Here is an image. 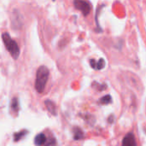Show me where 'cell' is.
<instances>
[{
	"mask_svg": "<svg viewBox=\"0 0 146 146\" xmlns=\"http://www.w3.org/2000/svg\"><path fill=\"white\" fill-rule=\"evenodd\" d=\"M49 69L45 66H41L38 68L36 75V81H35V88L38 92L42 93L44 91L46 83L49 78Z\"/></svg>",
	"mask_w": 146,
	"mask_h": 146,
	"instance_id": "1",
	"label": "cell"
},
{
	"mask_svg": "<svg viewBox=\"0 0 146 146\" xmlns=\"http://www.w3.org/2000/svg\"><path fill=\"white\" fill-rule=\"evenodd\" d=\"M2 38H3L5 48L8 50V51L9 52L11 56L14 59H17L20 55V49H19V46L17 45L16 42L10 38V36L8 33H3L2 35Z\"/></svg>",
	"mask_w": 146,
	"mask_h": 146,
	"instance_id": "2",
	"label": "cell"
},
{
	"mask_svg": "<svg viewBox=\"0 0 146 146\" xmlns=\"http://www.w3.org/2000/svg\"><path fill=\"white\" fill-rule=\"evenodd\" d=\"M74 4L84 15H87L91 11V5L86 0H74Z\"/></svg>",
	"mask_w": 146,
	"mask_h": 146,
	"instance_id": "3",
	"label": "cell"
},
{
	"mask_svg": "<svg viewBox=\"0 0 146 146\" xmlns=\"http://www.w3.org/2000/svg\"><path fill=\"white\" fill-rule=\"evenodd\" d=\"M122 145H129V146H134L136 145V141H135V138L133 136V134L128 133L122 140Z\"/></svg>",
	"mask_w": 146,
	"mask_h": 146,
	"instance_id": "4",
	"label": "cell"
},
{
	"mask_svg": "<svg viewBox=\"0 0 146 146\" xmlns=\"http://www.w3.org/2000/svg\"><path fill=\"white\" fill-rule=\"evenodd\" d=\"M44 104H45V106H46L47 110H49V112L50 114L56 115V108L55 104L52 101H50V100H46L44 102Z\"/></svg>",
	"mask_w": 146,
	"mask_h": 146,
	"instance_id": "5",
	"label": "cell"
},
{
	"mask_svg": "<svg viewBox=\"0 0 146 146\" xmlns=\"http://www.w3.org/2000/svg\"><path fill=\"white\" fill-rule=\"evenodd\" d=\"M34 144L36 145H42L46 144V137L44 133H39L35 137Z\"/></svg>",
	"mask_w": 146,
	"mask_h": 146,
	"instance_id": "6",
	"label": "cell"
},
{
	"mask_svg": "<svg viewBox=\"0 0 146 146\" xmlns=\"http://www.w3.org/2000/svg\"><path fill=\"white\" fill-rule=\"evenodd\" d=\"M26 133H27V132H26V131H22V132H20V133H15V134L14 135L15 141L16 142V141H18V140H21V139L25 136V134H26Z\"/></svg>",
	"mask_w": 146,
	"mask_h": 146,
	"instance_id": "7",
	"label": "cell"
},
{
	"mask_svg": "<svg viewBox=\"0 0 146 146\" xmlns=\"http://www.w3.org/2000/svg\"><path fill=\"white\" fill-rule=\"evenodd\" d=\"M11 108L13 110V111L16 112L18 110V100L16 98H14L12 99V102H11Z\"/></svg>",
	"mask_w": 146,
	"mask_h": 146,
	"instance_id": "8",
	"label": "cell"
},
{
	"mask_svg": "<svg viewBox=\"0 0 146 146\" xmlns=\"http://www.w3.org/2000/svg\"><path fill=\"white\" fill-rule=\"evenodd\" d=\"M82 137H83V133H82L81 130H80V129H79V128H75L74 139H75L76 140H78V139H80Z\"/></svg>",
	"mask_w": 146,
	"mask_h": 146,
	"instance_id": "9",
	"label": "cell"
},
{
	"mask_svg": "<svg viewBox=\"0 0 146 146\" xmlns=\"http://www.w3.org/2000/svg\"><path fill=\"white\" fill-rule=\"evenodd\" d=\"M110 102H111V98H110V95H107V96L102 98L101 100H100V103L105 104H109V103H110Z\"/></svg>",
	"mask_w": 146,
	"mask_h": 146,
	"instance_id": "10",
	"label": "cell"
},
{
	"mask_svg": "<svg viewBox=\"0 0 146 146\" xmlns=\"http://www.w3.org/2000/svg\"><path fill=\"white\" fill-rule=\"evenodd\" d=\"M97 64H98V65L95 67V68H96V69H102V68L104 67L105 62H104V59H100V60H99V62H97Z\"/></svg>",
	"mask_w": 146,
	"mask_h": 146,
	"instance_id": "11",
	"label": "cell"
}]
</instances>
